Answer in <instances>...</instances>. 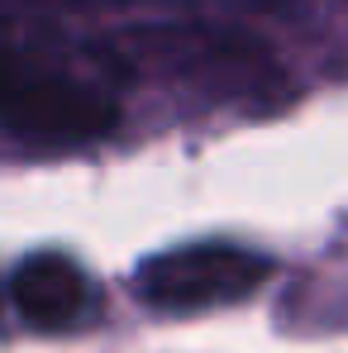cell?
Here are the masks:
<instances>
[{
  "label": "cell",
  "instance_id": "1",
  "mask_svg": "<svg viewBox=\"0 0 348 353\" xmlns=\"http://www.w3.org/2000/svg\"><path fill=\"white\" fill-rule=\"evenodd\" d=\"M43 19L24 0H0V124L34 143L105 139L119 124L115 96L48 43Z\"/></svg>",
  "mask_w": 348,
  "mask_h": 353
},
{
  "label": "cell",
  "instance_id": "2",
  "mask_svg": "<svg viewBox=\"0 0 348 353\" xmlns=\"http://www.w3.org/2000/svg\"><path fill=\"white\" fill-rule=\"evenodd\" d=\"M115 72H163L167 81L205 86L210 96H263L282 81V72L267 62V53L229 29L210 24H163V29H134L119 43H110Z\"/></svg>",
  "mask_w": 348,
  "mask_h": 353
},
{
  "label": "cell",
  "instance_id": "3",
  "mask_svg": "<svg viewBox=\"0 0 348 353\" xmlns=\"http://www.w3.org/2000/svg\"><path fill=\"white\" fill-rule=\"evenodd\" d=\"M272 277V263L238 243H191L158 253L139 268L134 287L158 310H196V305H225L258 292Z\"/></svg>",
  "mask_w": 348,
  "mask_h": 353
},
{
  "label": "cell",
  "instance_id": "4",
  "mask_svg": "<svg viewBox=\"0 0 348 353\" xmlns=\"http://www.w3.org/2000/svg\"><path fill=\"white\" fill-rule=\"evenodd\" d=\"M10 292H14V305H19V315H24L29 325H39V330H62V325H72V320L81 315V305H86V277H81V268H76L72 258H62V253H34V258L19 263Z\"/></svg>",
  "mask_w": 348,
  "mask_h": 353
}]
</instances>
